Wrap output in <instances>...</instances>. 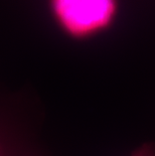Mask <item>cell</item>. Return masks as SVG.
Returning a JSON list of instances; mask_svg holds the SVG:
<instances>
[{
  "label": "cell",
  "instance_id": "obj_3",
  "mask_svg": "<svg viewBox=\"0 0 155 156\" xmlns=\"http://www.w3.org/2000/svg\"><path fill=\"white\" fill-rule=\"evenodd\" d=\"M0 156H4V149L1 143H0Z\"/></svg>",
  "mask_w": 155,
  "mask_h": 156
},
{
  "label": "cell",
  "instance_id": "obj_2",
  "mask_svg": "<svg viewBox=\"0 0 155 156\" xmlns=\"http://www.w3.org/2000/svg\"><path fill=\"white\" fill-rule=\"evenodd\" d=\"M129 156H155V142H145L135 149Z\"/></svg>",
  "mask_w": 155,
  "mask_h": 156
},
{
  "label": "cell",
  "instance_id": "obj_1",
  "mask_svg": "<svg viewBox=\"0 0 155 156\" xmlns=\"http://www.w3.org/2000/svg\"><path fill=\"white\" fill-rule=\"evenodd\" d=\"M48 8L65 35L84 41L100 34L113 24L118 0H48Z\"/></svg>",
  "mask_w": 155,
  "mask_h": 156
}]
</instances>
